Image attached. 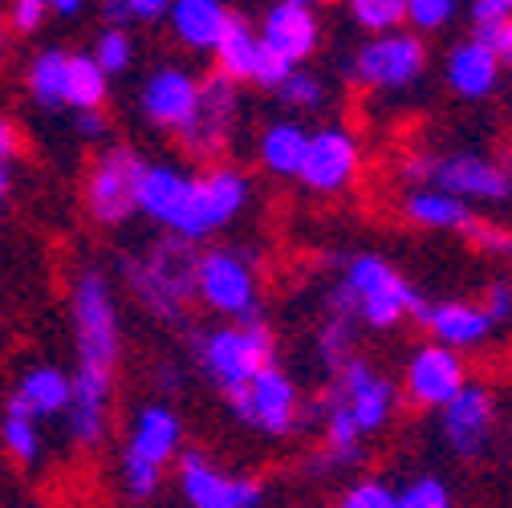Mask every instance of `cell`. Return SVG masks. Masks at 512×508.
Wrapping results in <instances>:
<instances>
[{"label": "cell", "instance_id": "1", "mask_svg": "<svg viewBox=\"0 0 512 508\" xmlns=\"http://www.w3.org/2000/svg\"><path fill=\"white\" fill-rule=\"evenodd\" d=\"M196 265H200V248L163 232L147 248L122 257V285L131 293V301L147 317H155L159 326L183 330L187 309L196 305Z\"/></svg>", "mask_w": 512, "mask_h": 508}, {"label": "cell", "instance_id": "2", "mask_svg": "<svg viewBox=\"0 0 512 508\" xmlns=\"http://www.w3.org/2000/svg\"><path fill=\"white\" fill-rule=\"evenodd\" d=\"M183 452V419L167 399H151L131 415L126 443L118 452V488L131 504L159 496L167 468Z\"/></svg>", "mask_w": 512, "mask_h": 508}, {"label": "cell", "instance_id": "3", "mask_svg": "<svg viewBox=\"0 0 512 508\" xmlns=\"http://www.w3.org/2000/svg\"><path fill=\"white\" fill-rule=\"evenodd\" d=\"M191 358H196L208 383L228 399L244 391L265 366L277 362V334L265 317L216 322L208 330H191Z\"/></svg>", "mask_w": 512, "mask_h": 508}, {"label": "cell", "instance_id": "4", "mask_svg": "<svg viewBox=\"0 0 512 508\" xmlns=\"http://www.w3.org/2000/svg\"><path fill=\"white\" fill-rule=\"evenodd\" d=\"M399 179L407 187H439L464 204H508L512 200V167L484 151H415L399 159Z\"/></svg>", "mask_w": 512, "mask_h": 508}, {"label": "cell", "instance_id": "5", "mask_svg": "<svg viewBox=\"0 0 512 508\" xmlns=\"http://www.w3.org/2000/svg\"><path fill=\"white\" fill-rule=\"evenodd\" d=\"M334 285L346 293L358 326H366V330H399L407 317H415L419 305H423L419 289L387 257H378V252L346 257L342 261V277Z\"/></svg>", "mask_w": 512, "mask_h": 508}, {"label": "cell", "instance_id": "6", "mask_svg": "<svg viewBox=\"0 0 512 508\" xmlns=\"http://www.w3.org/2000/svg\"><path fill=\"white\" fill-rule=\"evenodd\" d=\"M70 317H74V350H78L74 370H94L114 378L122 362V317H118L114 285L102 269L78 273L70 289Z\"/></svg>", "mask_w": 512, "mask_h": 508}, {"label": "cell", "instance_id": "7", "mask_svg": "<svg viewBox=\"0 0 512 508\" xmlns=\"http://www.w3.org/2000/svg\"><path fill=\"white\" fill-rule=\"evenodd\" d=\"M252 200V183L236 163H212L204 175H191L187 192L175 208V216L167 220L163 232L200 244L216 232H224L228 224H236L244 216Z\"/></svg>", "mask_w": 512, "mask_h": 508}, {"label": "cell", "instance_id": "8", "mask_svg": "<svg viewBox=\"0 0 512 508\" xmlns=\"http://www.w3.org/2000/svg\"><path fill=\"white\" fill-rule=\"evenodd\" d=\"M196 305L216 313L220 322H248V317H261V273H256V261L244 248H232V244L200 248Z\"/></svg>", "mask_w": 512, "mask_h": 508}, {"label": "cell", "instance_id": "9", "mask_svg": "<svg viewBox=\"0 0 512 508\" xmlns=\"http://www.w3.org/2000/svg\"><path fill=\"white\" fill-rule=\"evenodd\" d=\"M147 175V159L126 147L110 143L94 155L86 183H82V208L98 228H122L139 216V183Z\"/></svg>", "mask_w": 512, "mask_h": 508}, {"label": "cell", "instance_id": "10", "mask_svg": "<svg viewBox=\"0 0 512 508\" xmlns=\"http://www.w3.org/2000/svg\"><path fill=\"white\" fill-rule=\"evenodd\" d=\"M224 403H228V411H232V419L240 427L265 435V439H289L305 423L301 387H297V378L281 362L265 366L244 391L228 395Z\"/></svg>", "mask_w": 512, "mask_h": 508}, {"label": "cell", "instance_id": "11", "mask_svg": "<svg viewBox=\"0 0 512 508\" xmlns=\"http://www.w3.org/2000/svg\"><path fill=\"white\" fill-rule=\"evenodd\" d=\"M342 70H346V78L354 86H366L374 94L411 90L427 74V41L419 33H411V29L366 37Z\"/></svg>", "mask_w": 512, "mask_h": 508}, {"label": "cell", "instance_id": "12", "mask_svg": "<svg viewBox=\"0 0 512 508\" xmlns=\"http://www.w3.org/2000/svg\"><path fill=\"white\" fill-rule=\"evenodd\" d=\"M175 492L183 508H261L265 480L228 472L200 448H183L175 460Z\"/></svg>", "mask_w": 512, "mask_h": 508}, {"label": "cell", "instance_id": "13", "mask_svg": "<svg viewBox=\"0 0 512 508\" xmlns=\"http://www.w3.org/2000/svg\"><path fill=\"white\" fill-rule=\"evenodd\" d=\"M236 122H240V86L220 78V74H208L200 78V102H196V114L183 131L175 135L183 155L196 159V163H220V155L232 147V135H236Z\"/></svg>", "mask_w": 512, "mask_h": 508}, {"label": "cell", "instance_id": "14", "mask_svg": "<svg viewBox=\"0 0 512 508\" xmlns=\"http://www.w3.org/2000/svg\"><path fill=\"white\" fill-rule=\"evenodd\" d=\"M362 175V143L350 126H317L309 135V151L301 163L297 183L305 187L309 196H342L354 187V179Z\"/></svg>", "mask_w": 512, "mask_h": 508}, {"label": "cell", "instance_id": "15", "mask_svg": "<svg viewBox=\"0 0 512 508\" xmlns=\"http://www.w3.org/2000/svg\"><path fill=\"white\" fill-rule=\"evenodd\" d=\"M468 383L472 378H468L464 354L447 350L439 342H419L403 362L399 391H403V403H411L419 411H443Z\"/></svg>", "mask_w": 512, "mask_h": 508}, {"label": "cell", "instance_id": "16", "mask_svg": "<svg viewBox=\"0 0 512 508\" xmlns=\"http://www.w3.org/2000/svg\"><path fill=\"white\" fill-rule=\"evenodd\" d=\"M326 399L342 403L354 423L362 427V435H378L395 419V407H399V387L395 378H387L382 370H374L366 358H350L338 374H330V387H326Z\"/></svg>", "mask_w": 512, "mask_h": 508}, {"label": "cell", "instance_id": "17", "mask_svg": "<svg viewBox=\"0 0 512 508\" xmlns=\"http://www.w3.org/2000/svg\"><path fill=\"white\" fill-rule=\"evenodd\" d=\"M496 391L488 383H468L452 403L439 411V435L447 452L460 460H476L488 452L496 435Z\"/></svg>", "mask_w": 512, "mask_h": 508}, {"label": "cell", "instance_id": "18", "mask_svg": "<svg viewBox=\"0 0 512 508\" xmlns=\"http://www.w3.org/2000/svg\"><path fill=\"white\" fill-rule=\"evenodd\" d=\"M196 102H200V78L187 66H171V61L159 70H151L143 78V90H139L143 118L155 126V131H167V135H179L191 122Z\"/></svg>", "mask_w": 512, "mask_h": 508}, {"label": "cell", "instance_id": "19", "mask_svg": "<svg viewBox=\"0 0 512 508\" xmlns=\"http://www.w3.org/2000/svg\"><path fill=\"white\" fill-rule=\"evenodd\" d=\"M415 322L427 330L431 342L468 354L488 346V338L496 334V322L488 317V309L480 301H464V297H443V301H423Z\"/></svg>", "mask_w": 512, "mask_h": 508}, {"label": "cell", "instance_id": "20", "mask_svg": "<svg viewBox=\"0 0 512 508\" xmlns=\"http://www.w3.org/2000/svg\"><path fill=\"white\" fill-rule=\"evenodd\" d=\"M261 41L269 53H277L289 66H305V61L322 45V21H317V9H301V5H285V0H273L261 17Z\"/></svg>", "mask_w": 512, "mask_h": 508}, {"label": "cell", "instance_id": "21", "mask_svg": "<svg viewBox=\"0 0 512 508\" xmlns=\"http://www.w3.org/2000/svg\"><path fill=\"white\" fill-rule=\"evenodd\" d=\"M110 403H114V378L94 374V370H74V399L66 411L70 443L82 452L102 448V439L110 431Z\"/></svg>", "mask_w": 512, "mask_h": 508}, {"label": "cell", "instance_id": "22", "mask_svg": "<svg viewBox=\"0 0 512 508\" xmlns=\"http://www.w3.org/2000/svg\"><path fill=\"white\" fill-rule=\"evenodd\" d=\"M317 419H322V448H317L305 464L309 476H330V472H342V468H358L366 460V435L362 427L354 423V415L326 399L317 403Z\"/></svg>", "mask_w": 512, "mask_h": 508}, {"label": "cell", "instance_id": "23", "mask_svg": "<svg viewBox=\"0 0 512 508\" xmlns=\"http://www.w3.org/2000/svg\"><path fill=\"white\" fill-rule=\"evenodd\" d=\"M443 78H447V90H452L456 98L484 102V98H492L500 90L504 70H500L496 53L472 33L460 45H452V53H447V61H443Z\"/></svg>", "mask_w": 512, "mask_h": 508}, {"label": "cell", "instance_id": "24", "mask_svg": "<svg viewBox=\"0 0 512 508\" xmlns=\"http://www.w3.org/2000/svg\"><path fill=\"white\" fill-rule=\"evenodd\" d=\"M232 21L236 17L228 13L224 0H171V13H167L175 41L191 53H216Z\"/></svg>", "mask_w": 512, "mask_h": 508}, {"label": "cell", "instance_id": "25", "mask_svg": "<svg viewBox=\"0 0 512 508\" xmlns=\"http://www.w3.org/2000/svg\"><path fill=\"white\" fill-rule=\"evenodd\" d=\"M399 212L415 228H427V232H464V236L480 220L472 204L439 192V187H407L403 200H399Z\"/></svg>", "mask_w": 512, "mask_h": 508}, {"label": "cell", "instance_id": "26", "mask_svg": "<svg viewBox=\"0 0 512 508\" xmlns=\"http://www.w3.org/2000/svg\"><path fill=\"white\" fill-rule=\"evenodd\" d=\"M13 399L41 423V419H57L70 411V399H74V374H66L53 362H37L21 374V383L13 391Z\"/></svg>", "mask_w": 512, "mask_h": 508}, {"label": "cell", "instance_id": "27", "mask_svg": "<svg viewBox=\"0 0 512 508\" xmlns=\"http://www.w3.org/2000/svg\"><path fill=\"white\" fill-rule=\"evenodd\" d=\"M309 135L313 131H305L297 118H277L256 135V159L273 179H297L309 151Z\"/></svg>", "mask_w": 512, "mask_h": 508}, {"label": "cell", "instance_id": "28", "mask_svg": "<svg viewBox=\"0 0 512 508\" xmlns=\"http://www.w3.org/2000/svg\"><path fill=\"white\" fill-rule=\"evenodd\" d=\"M216 57V74L236 82V86H256L261 78V66H265V41L252 25L244 21H232L228 37L220 41V49L212 53Z\"/></svg>", "mask_w": 512, "mask_h": 508}, {"label": "cell", "instance_id": "29", "mask_svg": "<svg viewBox=\"0 0 512 508\" xmlns=\"http://www.w3.org/2000/svg\"><path fill=\"white\" fill-rule=\"evenodd\" d=\"M187 167L179 163H147V175L139 183V216H147L151 224L167 228V220L175 216L183 192H187Z\"/></svg>", "mask_w": 512, "mask_h": 508}, {"label": "cell", "instance_id": "30", "mask_svg": "<svg viewBox=\"0 0 512 508\" xmlns=\"http://www.w3.org/2000/svg\"><path fill=\"white\" fill-rule=\"evenodd\" d=\"M25 86L41 110H61L66 106V86H70V53L66 49H41L29 61Z\"/></svg>", "mask_w": 512, "mask_h": 508}, {"label": "cell", "instance_id": "31", "mask_svg": "<svg viewBox=\"0 0 512 508\" xmlns=\"http://www.w3.org/2000/svg\"><path fill=\"white\" fill-rule=\"evenodd\" d=\"M354 342H358V322L346 313H326L322 326L313 338V358L322 362L326 374H338L350 358H354Z\"/></svg>", "mask_w": 512, "mask_h": 508}, {"label": "cell", "instance_id": "32", "mask_svg": "<svg viewBox=\"0 0 512 508\" xmlns=\"http://www.w3.org/2000/svg\"><path fill=\"white\" fill-rule=\"evenodd\" d=\"M110 98V78L98 70L90 53H70V86H66V106L74 114L82 110H102Z\"/></svg>", "mask_w": 512, "mask_h": 508}, {"label": "cell", "instance_id": "33", "mask_svg": "<svg viewBox=\"0 0 512 508\" xmlns=\"http://www.w3.org/2000/svg\"><path fill=\"white\" fill-rule=\"evenodd\" d=\"M0 443H5V452L21 468H33L41 460V427L13 395H9V407H5V423H0Z\"/></svg>", "mask_w": 512, "mask_h": 508}, {"label": "cell", "instance_id": "34", "mask_svg": "<svg viewBox=\"0 0 512 508\" xmlns=\"http://www.w3.org/2000/svg\"><path fill=\"white\" fill-rule=\"evenodd\" d=\"M346 9L366 37H382L407 25V0H346Z\"/></svg>", "mask_w": 512, "mask_h": 508}, {"label": "cell", "instance_id": "35", "mask_svg": "<svg viewBox=\"0 0 512 508\" xmlns=\"http://www.w3.org/2000/svg\"><path fill=\"white\" fill-rule=\"evenodd\" d=\"M277 98H281V106L293 110V114H313V110H322V106L330 102V90H326V78H322V74L297 66V70L277 86Z\"/></svg>", "mask_w": 512, "mask_h": 508}, {"label": "cell", "instance_id": "36", "mask_svg": "<svg viewBox=\"0 0 512 508\" xmlns=\"http://www.w3.org/2000/svg\"><path fill=\"white\" fill-rule=\"evenodd\" d=\"M90 57L98 61V70H102L106 78H118V74H126V70L135 66V41H131V33H126V29H110V25H106V29L98 33Z\"/></svg>", "mask_w": 512, "mask_h": 508}, {"label": "cell", "instance_id": "37", "mask_svg": "<svg viewBox=\"0 0 512 508\" xmlns=\"http://www.w3.org/2000/svg\"><path fill=\"white\" fill-rule=\"evenodd\" d=\"M395 504L399 508H456V492L447 480L423 472V476L407 480L403 488H395Z\"/></svg>", "mask_w": 512, "mask_h": 508}, {"label": "cell", "instance_id": "38", "mask_svg": "<svg viewBox=\"0 0 512 508\" xmlns=\"http://www.w3.org/2000/svg\"><path fill=\"white\" fill-rule=\"evenodd\" d=\"M460 0H407V29L411 33H439L456 21Z\"/></svg>", "mask_w": 512, "mask_h": 508}, {"label": "cell", "instance_id": "39", "mask_svg": "<svg viewBox=\"0 0 512 508\" xmlns=\"http://www.w3.org/2000/svg\"><path fill=\"white\" fill-rule=\"evenodd\" d=\"M338 508H399V504H395V488L387 480L362 476V480H354V484L342 488Z\"/></svg>", "mask_w": 512, "mask_h": 508}, {"label": "cell", "instance_id": "40", "mask_svg": "<svg viewBox=\"0 0 512 508\" xmlns=\"http://www.w3.org/2000/svg\"><path fill=\"white\" fill-rule=\"evenodd\" d=\"M468 244L480 248L484 257H496V261H512V228L504 224H492V220H476V228L468 232Z\"/></svg>", "mask_w": 512, "mask_h": 508}, {"label": "cell", "instance_id": "41", "mask_svg": "<svg viewBox=\"0 0 512 508\" xmlns=\"http://www.w3.org/2000/svg\"><path fill=\"white\" fill-rule=\"evenodd\" d=\"M49 13H53L49 0H9V29L29 37V33H37L45 25Z\"/></svg>", "mask_w": 512, "mask_h": 508}, {"label": "cell", "instance_id": "42", "mask_svg": "<svg viewBox=\"0 0 512 508\" xmlns=\"http://www.w3.org/2000/svg\"><path fill=\"white\" fill-rule=\"evenodd\" d=\"M476 37L496 53L500 70H504V74H512V17H508V21H496V25L476 29Z\"/></svg>", "mask_w": 512, "mask_h": 508}, {"label": "cell", "instance_id": "43", "mask_svg": "<svg viewBox=\"0 0 512 508\" xmlns=\"http://www.w3.org/2000/svg\"><path fill=\"white\" fill-rule=\"evenodd\" d=\"M480 305L488 309V317H492L496 326H504L508 317H512V281H492V285L484 289Z\"/></svg>", "mask_w": 512, "mask_h": 508}, {"label": "cell", "instance_id": "44", "mask_svg": "<svg viewBox=\"0 0 512 508\" xmlns=\"http://www.w3.org/2000/svg\"><path fill=\"white\" fill-rule=\"evenodd\" d=\"M468 13L476 21V29H484V25H496V21L512 17V0H472Z\"/></svg>", "mask_w": 512, "mask_h": 508}, {"label": "cell", "instance_id": "45", "mask_svg": "<svg viewBox=\"0 0 512 508\" xmlns=\"http://www.w3.org/2000/svg\"><path fill=\"white\" fill-rule=\"evenodd\" d=\"M126 13L139 25H155V21H167L171 0H126Z\"/></svg>", "mask_w": 512, "mask_h": 508}, {"label": "cell", "instance_id": "46", "mask_svg": "<svg viewBox=\"0 0 512 508\" xmlns=\"http://www.w3.org/2000/svg\"><path fill=\"white\" fill-rule=\"evenodd\" d=\"M74 126H78V135H82L86 143H102V139L110 135V126H106V114H102V110H82V114L74 118Z\"/></svg>", "mask_w": 512, "mask_h": 508}, {"label": "cell", "instance_id": "47", "mask_svg": "<svg viewBox=\"0 0 512 508\" xmlns=\"http://www.w3.org/2000/svg\"><path fill=\"white\" fill-rule=\"evenodd\" d=\"M155 391H159V399H175L183 391V370L175 362H159L155 366Z\"/></svg>", "mask_w": 512, "mask_h": 508}, {"label": "cell", "instance_id": "48", "mask_svg": "<svg viewBox=\"0 0 512 508\" xmlns=\"http://www.w3.org/2000/svg\"><path fill=\"white\" fill-rule=\"evenodd\" d=\"M21 151V135H17V122L9 114H0V167H13Z\"/></svg>", "mask_w": 512, "mask_h": 508}, {"label": "cell", "instance_id": "49", "mask_svg": "<svg viewBox=\"0 0 512 508\" xmlns=\"http://www.w3.org/2000/svg\"><path fill=\"white\" fill-rule=\"evenodd\" d=\"M102 17H106V25H110V29H126V25H131V13H126V0H106V5H102Z\"/></svg>", "mask_w": 512, "mask_h": 508}, {"label": "cell", "instance_id": "50", "mask_svg": "<svg viewBox=\"0 0 512 508\" xmlns=\"http://www.w3.org/2000/svg\"><path fill=\"white\" fill-rule=\"evenodd\" d=\"M49 5H53L57 17H78L86 9V0H49Z\"/></svg>", "mask_w": 512, "mask_h": 508}, {"label": "cell", "instance_id": "51", "mask_svg": "<svg viewBox=\"0 0 512 508\" xmlns=\"http://www.w3.org/2000/svg\"><path fill=\"white\" fill-rule=\"evenodd\" d=\"M9 183H13V167H0V216L9 208Z\"/></svg>", "mask_w": 512, "mask_h": 508}, {"label": "cell", "instance_id": "52", "mask_svg": "<svg viewBox=\"0 0 512 508\" xmlns=\"http://www.w3.org/2000/svg\"><path fill=\"white\" fill-rule=\"evenodd\" d=\"M9 33H13L9 29V17L0 13V61H5V53H9Z\"/></svg>", "mask_w": 512, "mask_h": 508}, {"label": "cell", "instance_id": "53", "mask_svg": "<svg viewBox=\"0 0 512 508\" xmlns=\"http://www.w3.org/2000/svg\"><path fill=\"white\" fill-rule=\"evenodd\" d=\"M285 5H301V9H317L322 0H285Z\"/></svg>", "mask_w": 512, "mask_h": 508}]
</instances>
